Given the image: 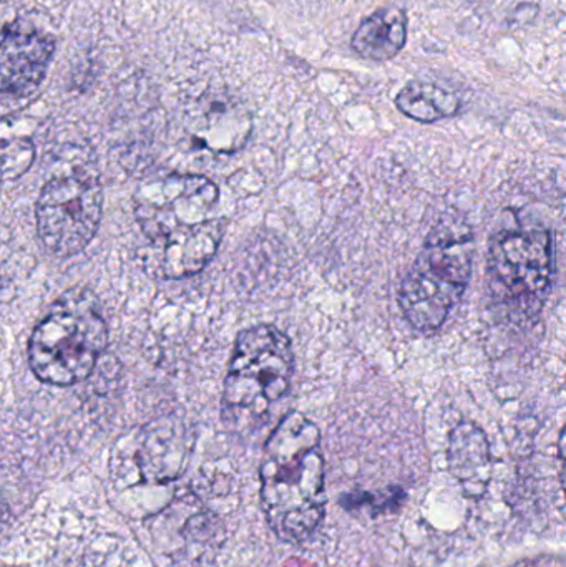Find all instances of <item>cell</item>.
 <instances>
[{
	"instance_id": "6da1fadb",
	"label": "cell",
	"mask_w": 566,
	"mask_h": 567,
	"mask_svg": "<svg viewBox=\"0 0 566 567\" xmlns=\"http://www.w3.org/2000/svg\"><path fill=\"white\" fill-rule=\"evenodd\" d=\"M133 203L145 238L140 259L150 278H192L218 255L226 219L219 216V189L212 179L189 173H163L143 179Z\"/></svg>"
},
{
	"instance_id": "7a4b0ae2",
	"label": "cell",
	"mask_w": 566,
	"mask_h": 567,
	"mask_svg": "<svg viewBox=\"0 0 566 567\" xmlns=\"http://www.w3.org/2000/svg\"><path fill=\"white\" fill-rule=\"evenodd\" d=\"M259 475L263 512L272 532L282 542H306L326 512L318 425L302 413L289 412L266 442Z\"/></svg>"
},
{
	"instance_id": "3957f363",
	"label": "cell",
	"mask_w": 566,
	"mask_h": 567,
	"mask_svg": "<svg viewBox=\"0 0 566 567\" xmlns=\"http://www.w3.org/2000/svg\"><path fill=\"white\" fill-rule=\"evenodd\" d=\"M109 346V327L95 293L65 290L37 323L27 346L33 375L47 385L72 386L89 379Z\"/></svg>"
},
{
	"instance_id": "277c9868",
	"label": "cell",
	"mask_w": 566,
	"mask_h": 567,
	"mask_svg": "<svg viewBox=\"0 0 566 567\" xmlns=\"http://www.w3.org/2000/svg\"><path fill=\"white\" fill-rule=\"evenodd\" d=\"M292 373L295 352L282 330L258 323L239 332L223 386L225 425L235 432L255 430L289 392Z\"/></svg>"
},
{
	"instance_id": "5b68a950",
	"label": "cell",
	"mask_w": 566,
	"mask_h": 567,
	"mask_svg": "<svg viewBox=\"0 0 566 567\" xmlns=\"http://www.w3.org/2000/svg\"><path fill=\"white\" fill-rule=\"evenodd\" d=\"M472 261L474 238L469 226L459 219H442L399 290V303L412 327L432 332L445 322L467 289Z\"/></svg>"
},
{
	"instance_id": "8992f818",
	"label": "cell",
	"mask_w": 566,
	"mask_h": 567,
	"mask_svg": "<svg viewBox=\"0 0 566 567\" xmlns=\"http://www.w3.org/2000/svg\"><path fill=\"white\" fill-rule=\"evenodd\" d=\"M103 213V188L92 172L52 176L35 206L37 235L47 252L72 258L95 238Z\"/></svg>"
},
{
	"instance_id": "52a82bcc",
	"label": "cell",
	"mask_w": 566,
	"mask_h": 567,
	"mask_svg": "<svg viewBox=\"0 0 566 567\" xmlns=\"http://www.w3.org/2000/svg\"><path fill=\"white\" fill-rule=\"evenodd\" d=\"M488 271L517 306L538 310L554 272V243L545 229H512L492 241Z\"/></svg>"
},
{
	"instance_id": "ba28073f",
	"label": "cell",
	"mask_w": 566,
	"mask_h": 567,
	"mask_svg": "<svg viewBox=\"0 0 566 567\" xmlns=\"http://www.w3.org/2000/svg\"><path fill=\"white\" fill-rule=\"evenodd\" d=\"M55 53L52 33L30 25L27 20L7 23L0 49V90L2 112L20 109L45 79Z\"/></svg>"
},
{
	"instance_id": "9c48e42d",
	"label": "cell",
	"mask_w": 566,
	"mask_h": 567,
	"mask_svg": "<svg viewBox=\"0 0 566 567\" xmlns=\"http://www.w3.org/2000/svg\"><path fill=\"white\" fill-rule=\"evenodd\" d=\"M251 126V115L245 105L223 92L205 93L186 122L193 142L216 153H233L241 148Z\"/></svg>"
},
{
	"instance_id": "30bf717a",
	"label": "cell",
	"mask_w": 566,
	"mask_h": 567,
	"mask_svg": "<svg viewBox=\"0 0 566 567\" xmlns=\"http://www.w3.org/2000/svg\"><path fill=\"white\" fill-rule=\"evenodd\" d=\"M193 436L186 423L175 415L159 416L143 426L138 435V462L143 478L150 483H169L188 466Z\"/></svg>"
},
{
	"instance_id": "8fae6325",
	"label": "cell",
	"mask_w": 566,
	"mask_h": 567,
	"mask_svg": "<svg viewBox=\"0 0 566 567\" xmlns=\"http://www.w3.org/2000/svg\"><path fill=\"white\" fill-rule=\"evenodd\" d=\"M449 468L465 495L478 498L487 492L492 478L491 446L481 426L461 423L449 439Z\"/></svg>"
},
{
	"instance_id": "7c38bea8",
	"label": "cell",
	"mask_w": 566,
	"mask_h": 567,
	"mask_svg": "<svg viewBox=\"0 0 566 567\" xmlns=\"http://www.w3.org/2000/svg\"><path fill=\"white\" fill-rule=\"evenodd\" d=\"M408 42V16L399 7H385L364 20L352 35L358 55L374 62L394 59Z\"/></svg>"
},
{
	"instance_id": "4fadbf2b",
	"label": "cell",
	"mask_w": 566,
	"mask_h": 567,
	"mask_svg": "<svg viewBox=\"0 0 566 567\" xmlns=\"http://www.w3.org/2000/svg\"><path fill=\"white\" fill-rule=\"evenodd\" d=\"M395 105L415 122L435 123L457 115L461 99L457 93L435 83L411 82L395 96Z\"/></svg>"
},
{
	"instance_id": "5bb4252c",
	"label": "cell",
	"mask_w": 566,
	"mask_h": 567,
	"mask_svg": "<svg viewBox=\"0 0 566 567\" xmlns=\"http://www.w3.org/2000/svg\"><path fill=\"white\" fill-rule=\"evenodd\" d=\"M33 158H35V146H33L32 140L25 138V136L3 138V178H20L32 166Z\"/></svg>"
},
{
	"instance_id": "9a60e30c",
	"label": "cell",
	"mask_w": 566,
	"mask_h": 567,
	"mask_svg": "<svg viewBox=\"0 0 566 567\" xmlns=\"http://www.w3.org/2000/svg\"><path fill=\"white\" fill-rule=\"evenodd\" d=\"M222 536V523L208 513L193 516L185 528V539L192 546L213 548V543L219 542Z\"/></svg>"
},
{
	"instance_id": "2e32d148",
	"label": "cell",
	"mask_w": 566,
	"mask_h": 567,
	"mask_svg": "<svg viewBox=\"0 0 566 567\" xmlns=\"http://www.w3.org/2000/svg\"><path fill=\"white\" fill-rule=\"evenodd\" d=\"M558 453L562 460V478H564V486L566 492V426L562 432L560 440H558Z\"/></svg>"
}]
</instances>
